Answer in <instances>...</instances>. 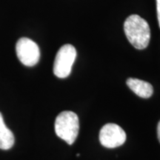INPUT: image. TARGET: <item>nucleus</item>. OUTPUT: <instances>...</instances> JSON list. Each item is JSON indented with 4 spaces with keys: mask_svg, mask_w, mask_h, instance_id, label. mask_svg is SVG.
Instances as JSON below:
<instances>
[{
    "mask_svg": "<svg viewBox=\"0 0 160 160\" xmlns=\"http://www.w3.org/2000/svg\"><path fill=\"white\" fill-rule=\"evenodd\" d=\"M124 31L130 43L135 48L145 49L151 39V29L146 20L138 15H131L124 24Z\"/></svg>",
    "mask_w": 160,
    "mask_h": 160,
    "instance_id": "f257e3e1",
    "label": "nucleus"
},
{
    "mask_svg": "<svg viewBox=\"0 0 160 160\" xmlns=\"http://www.w3.org/2000/svg\"><path fill=\"white\" fill-rule=\"evenodd\" d=\"M55 132L60 139L68 145H73L79 134V117L72 111H63L55 121Z\"/></svg>",
    "mask_w": 160,
    "mask_h": 160,
    "instance_id": "f03ea898",
    "label": "nucleus"
},
{
    "mask_svg": "<svg viewBox=\"0 0 160 160\" xmlns=\"http://www.w3.org/2000/svg\"><path fill=\"white\" fill-rule=\"evenodd\" d=\"M76 57L77 51L73 45L68 44L62 46L56 56L53 63V73L62 79L68 77Z\"/></svg>",
    "mask_w": 160,
    "mask_h": 160,
    "instance_id": "7ed1b4c3",
    "label": "nucleus"
},
{
    "mask_svg": "<svg viewBox=\"0 0 160 160\" xmlns=\"http://www.w3.org/2000/svg\"><path fill=\"white\" fill-rule=\"evenodd\" d=\"M16 51L19 61L24 65L31 67L37 65L40 58L39 46L33 40L23 37L17 41Z\"/></svg>",
    "mask_w": 160,
    "mask_h": 160,
    "instance_id": "20e7f679",
    "label": "nucleus"
},
{
    "mask_svg": "<svg viewBox=\"0 0 160 160\" xmlns=\"http://www.w3.org/2000/svg\"><path fill=\"white\" fill-rule=\"evenodd\" d=\"M99 141L107 148H115L122 145L126 141V133L117 124H106L99 132Z\"/></svg>",
    "mask_w": 160,
    "mask_h": 160,
    "instance_id": "39448f33",
    "label": "nucleus"
},
{
    "mask_svg": "<svg viewBox=\"0 0 160 160\" xmlns=\"http://www.w3.org/2000/svg\"><path fill=\"white\" fill-rule=\"evenodd\" d=\"M126 83L129 88L140 97L148 99L153 94V86L147 82L134 78H129Z\"/></svg>",
    "mask_w": 160,
    "mask_h": 160,
    "instance_id": "423d86ee",
    "label": "nucleus"
},
{
    "mask_svg": "<svg viewBox=\"0 0 160 160\" xmlns=\"http://www.w3.org/2000/svg\"><path fill=\"white\" fill-rule=\"evenodd\" d=\"M14 144V136L5 125L2 115L0 113V149L9 150Z\"/></svg>",
    "mask_w": 160,
    "mask_h": 160,
    "instance_id": "0eeeda50",
    "label": "nucleus"
},
{
    "mask_svg": "<svg viewBox=\"0 0 160 160\" xmlns=\"http://www.w3.org/2000/svg\"><path fill=\"white\" fill-rule=\"evenodd\" d=\"M157 11L158 22H159V25L160 27V0H157Z\"/></svg>",
    "mask_w": 160,
    "mask_h": 160,
    "instance_id": "6e6552de",
    "label": "nucleus"
},
{
    "mask_svg": "<svg viewBox=\"0 0 160 160\" xmlns=\"http://www.w3.org/2000/svg\"><path fill=\"white\" fill-rule=\"evenodd\" d=\"M157 137H158V139H159V142H160V121L159 122L157 125Z\"/></svg>",
    "mask_w": 160,
    "mask_h": 160,
    "instance_id": "1a4fd4ad",
    "label": "nucleus"
}]
</instances>
